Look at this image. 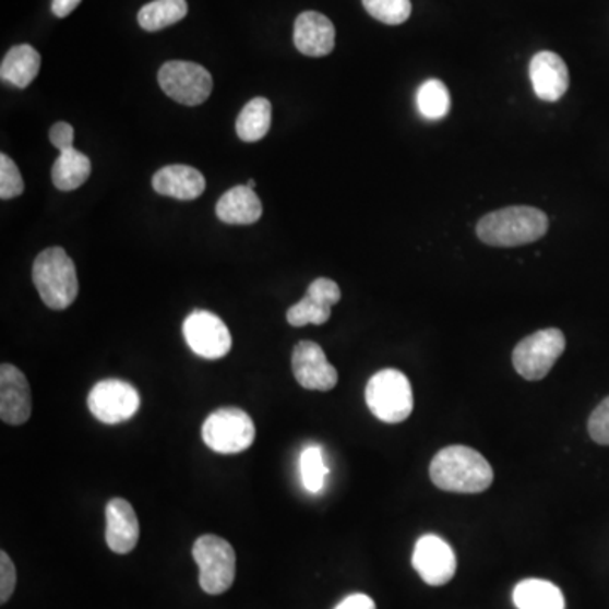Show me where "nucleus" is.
<instances>
[{
	"mask_svg": "<svg viewBox=\"0 0 609 609\" xmlns=\"http://www.w3.org/2000/svg\"><path fill=\"white\" fill-rule=\"evenodd\" d=\"M430 479L449 493H482L493 485V467L474 449L449 445L433 457Z\"/></svg>",
	"mask_w": 609,
	"mask_h": 609,
	"instance_id": "obj_1",
	"label": "nucleus"
},
{
	"mask_svg": "<svg viewBox=\"0 0 609 609\" xmlns=\"http://www.w3.org/2000/svg\"><path fill=\"white\" fill-rule=\"evenodd\" d=\"M549 218L535 207H506L485 215L478 223V237L494 248L530 244L546 236Z\"/></svg>",
	"mask_w": 609,
	"mask_h": 609,
	"instance_id": "obj_2",
	"label": "nucleus"
},
{
	"mask_svg": "<svg viewBox=\"0 0 609 609\" xmlns=\"http://www.w3.org/2000/svg\"><path fill=\"white\" fill-rule=\"evenodd\" d=\"M33 282L48 309H68L79 297L75 263L63 248L39 252L33 264Z\"/></svg>",
	"mask_w": 609,
	"mask_h": 609,
	"instance_id": "obj_3",
	"label": "nucleus"
},
{
	"mask_svg": "<svg viewBox=\"0 0 609 609\" xmlns=\"http://www.w3.org/2000/svg\"><path fill=\"white\" fill-rule=\"evenodd\" d=\"M366 403L378 420L402 423L414 411L410 381L398 369H383L369 380Z\"/></svg>",
	"mask_w": 609,
	"mask_h": 609,
	"instance_id": "obj_4",
	"label": "nucleus"
},
{
	"mask_svg": "<svg viewBox=\"0 0 609 609\" xmlns=\"http://www.w3.org/2000/svg\"><path fill=\"white\" fill-rule=\"evenodd\" d=\"M193 559L200 568V587L207 595H224L236 580V552L217 535H203L193 544Z\"/></svg>",
	"mask_w": 609,
	"mask_h": 609,
	"instance_id": "obj_5",
	"label": "nucleus"
},
{
	"mask_svg": "<svg viewBox=\"0 0 609 609\" xmlns=\"http://www.w3.org/2000/svg\"><path fill=\"white\" fill-rule=\"evenodd\" d=\"M202 439L218 454H239L251 447L256 427L241 408H218L203 423Z\"/></svg>",
	"mask_w": 609,
	"mask_h": 609,
	"instance_id": "obj_6",
	"label": "nucleus"
},
{
	"mask_svg": "<svg viewBox=\"0 0 609 609\" xmlns=\"http://www.w3.org/2000/svg\"><path fill=\"white\" fill-rule=\"evenodd\" d=\"M565 350V335L559 329H544L523 338L513 350V366L520 377L540 381L552 371Z\"/></svg>",
	"mask_w": 609,
	"mask_h": 609,
	"instance_id": "obj_7",
	"label": "nucleus"
},
{
	"mask_svg": "<svg viewBox=\"0 0 609 609\" xmlns=\"http://www.w3.org/2000/svg\"><path fill=\"white\" fill-rule=\"evenodd\" d=\"M159 87L169 98L183 106L195 107L211 97L214 82L211 73L192 61H168L159 68Z\"/></svg>",
	"mask_w": 609,
	"mask_h": 609,
	"instance_id": "obj_8",
	"label": "nucleus"
},
{
	"mask_svg": "<svg viewBox=\"0 0 609 609\" xmlns=\"http://www.w3.org/2000/svg\"><path fill=\"white\" fill-rule=\"evenodd\" d=\"M88 410L101 423L116 426L134 417L140 410L141 396L132 384L122 380H104L92 387Z\"/></svg>",
	"mask_w": 609,
	"mask_h": 609,
	"instance_id": "obj_9",
	"label": "nucleus"
},
{
	"mask_svg": "<svg viewBox=\"0 0 609 609\" xmlns=\"http://www.w3.org/2000/svg\"><path fill=\"white\" fill-rule=\"evenodd\" d=\"M184 341L203 359L226 358L232 337L224 320L207 310H195L183 322Z\"/></svg>",
	"mask_w": 609,
	"mask_h": 609,
	"instance_id": "obj_10",
	"label": "nucleus"
},
{
	"mask_svg": "<svg viewBox=\"0 0 609 609\" xmlns=\"http://www.w3.org/2000/svg\"><path fill=\"white\" fill-rule=\"evenodd\" d=\"M411 564L429 586H444L457 571V557L444 538L423 535L415 546Z\"/></svg>",
	"mask_w": 609,
	"mask_h": 609,
	"instance_id": "obj_11",
	"label": "nucleus"
},
{
	"mask_svg": "<svg viewBox=\"0 0 609 609\" xmlns=\"http://www.w3.org/2000/svg\"><path fill=\"white\" fill-rule=\"evenodd\" d=\"M291 369L304 390L331 392L337 386V369L327 361L324 349L312 341H301L295 346Z\"/></svg>",
	"mask_w": 609,
	"mask_h": 609,
	"instance_id": "obj_12",
	"label": "nucleus"
},
{
	"mask_svg": "<svg viewBox=\"0 0 609 609\" xmlns=\"http://www.w3.org/2000/svg\"><path fill=\"white\" fill-rule=\"evenodd\" d=\"M341 301V288L329 278H317L307 295L286 312L288 324L294 327L322 325L331 319L332 307Z\"/></svg>",
	"mask_w": 609,
	"mask_h": 609,
	"instance_id": "obj_13",
	"label": "nucleus"
},
{
	"mask_svg": "<svg viewBox=\"0 0 609 609\" xmlns=\"http://www.w3.org/2000/svg\"><path fill=\"white\" fill-rule=\"evenodd\" d=\"M33 411L29 383L21 369L12 365L0 368V418L8 426H23Z\"/></svg>",
	"mask_w": 609,
	"mask_h": 609,
	"instance_id": "obj_14",
	"label": "nucleus"
},
{
	"mask_svg": "<svg viewBox=\"0 0 609 609\" xmlns=\"http://www.w3.org/2000/svg\"><path fill=\"white\" fill-rule=\"evenodd\" d=\"M294 41L304 57H327L335 46L334 24L320 12H301L295 21Z\"/></svg>",
	"mask_w": 609,
	"mask_h": 609,
	"instance_id": "obj_15",
	"label": "nucleus"
},
{
	"mask_svg": "<svg viewBox=\"0 0 609 609\" xmlns=\"http://www.w3.org/2000/svg\"><path fill=\"white\" fill-rule=\"evenodd\" d=\"M530 80L540 100H561L569 88L568 64L553 51H540L532 58Z\"/></svg>",
	"mask_w": 609,
	"mask_h": 609,
	"instance_id": "obj_16",
	"label": "nucleus"
},
{
	"mask_svg": "<svg viewBox=\"0 0 609 609\" xmlns=\"http://www.w3.org/2000/svg\"><path fill=\"white\" fill-rule=\"evenodd\" d=\"M106 541L112 552L124 556L140 541V522L134 507L122 498H114L106 506Z\"/></svg>",
	"mask_w": 609,
	"mask_h": 609,
	"instance_id": "obj_17",
	"label": "nucleus"
},
{
	"mask_svg": "<svg viewBox=\"0 0 609 609\" xmlns=\"http://www.w3.org/2000/svg\"><path fill=\"white\" fill-rule=\"evenodd\" d=\"M205 187L207 181L199 169L187 165L165 166L153 177V189L156 193L183 202L199 199L205 192Z\"/></svg>",
	"mask_w": 609,
	"mask_h": 609,
	"instance_id": "obj_18",
	"label": "nucleus"
},
{
	"mask_svg": "<svg viewBox=\"0 0 609 609\" xmlns=\"http://www.w3.org/2000/svg\"><path fill=\"white\" fill-rule=\"evenodd\" d=\"M215 212L224 224L249 226L260 220L263 215V203L248 184H237L218 199Z\"/></svg>",
	"mask_w": 609,
	"mask_h": 609,
	"instance_id": "obj_19",
	"label": "nucleus"
},
{
	"mask_svg": "<svg viewBox=\"0 0 609 609\" xmlns=\"http://www.w3.org/2000/svg\"><path fill=\"white\" fill-rule=\"evenodd\" d=\"M39 68H41V57L33 46H14L9 49V53L0 64V76L4 82L12 83L14 87L26 88L38 76Z\"/></svg>",
	"mask_w": 609,
	"mask_h": 609,
	"instance_id": "obj_20",
	"label": "nucleus"
},
{
	"mask_svg": "<svg viewBox=\"0 0 609 609\" xmlns=\"http://www.w3.org/2000/svg\"><path fill=\"white\" fill-rule=\"evenodd\" d=\"M513 605L518 609H565V598L549 581L525 580L513 589Z\"/></svg>",
	"mask_w": 609,
	"mask_h": 609,
	"instance_id": "obj_21",
	"label": "nucleus"
},
{
	"mask_svg": "<svg viewBox=\"0 0 609 609\" xmlns=\"http://www.w3.org/2000/svg\"><path fill=\"white\" fill-rule=\"evenodd\" d=\"M91 174L92 163L88 156L83 155L75 147H68L60 151V156L51 169V180L61 192H72L80 189Z\"/></svg>",
	"mask_w": 609,
	"mask_h": 609,
	"instance_id": "obj_22",
	"label": "nucleus"
},
{
	"mask_svg": "<svg viewBox=\"0 0 609 609\" xmlns=\"http://www.w3.org/2000/svg\"><path fill=\"white\" fill-rule=\"evenodd\" d=\"M271 101L264 97L252 98L246 104L236 121V132L246 143H256L270 132Z\"/></svg>",
	"mask_w": 609,
	"mask_h": 609,
	"instance_id": "obj_23",
	"label": "nucleus"
},
{
	"mask_svg": "<svg viewBox=\"0 0 609 609\" xmlns=\"http://www.w3.org/2000/svg\"><path fill=\"white\" fill-rule=\"evenodd\" d=\"M189 12L187 0H153L150 4L143 5L138 21L144 31L155 33L180 23Z\"/></svg>",
	"mask_w": 609,
	"mask_h": 609,
	"instance_id": "obj_24",
	"label": "nucleus"
},
{
	"mask_svg": "<svg viewBox=\"0 0 609 609\" xmlns=\"http://www.w3.org/2000/svg\"><path fill=\"white\" fill-rule=\"evenodd\" d=\"M417 109L429 121H439L451 110V94L445 83L430 79L421 83L417 91Z\"/></svg>",
	"mask_w": 609,
	"mask_h": 609,
	"instance_id": "obj_25",
	"label": "nucleus"
},
{
	"mask_svg": "<svg viewBox=\"0 0 609 609\" xmlns=\"http://www.w3.org/2000/svg\"><path fill=\"white\" fill-rule=\"evenodd\" d=\"M300 469L304 488L309 489L310 493H319L320 489L324 488L329 474L322 449L317 445L304 449L301 452Z\"/></svg>",
	"mask_w": 609,
	"mask_h": 609,
	"instance_id": "obj_26",
	"label": "nucleus"
},
{
	"mask_svg": "<svg viewBox=\"0 0 609 609\" xmlns=\"http://www.w3.org/2000/svg\"><path fill=\"white\" fill-rule=\"evenodd\" d=\"M366 11L380 23L398 26L411 15L410 0H362Z\"/></svg>",
	"mask_w": 609,
	"mask_h": 609,
	"instance_id": "obj_27",
	"label": "nucleus"
},
{
	"mask_svg": "<svg viewBox=\"0 0 609 609\" xmlns=\"http://www.w3.org/2000/svg\"><path fill=\"white\" fill-rule=\"evenodd\" d=\"M24 181L15 163L5 153L0 155V199L11 200L23 195Z\"/></svg>",
	"mask_w": 609,
	"mask_h": 609,
	"instance_id": "obj_28",
	"label": "nucleus"
},
{
	"mask_svg": "<svg viewBox=\"0 0 609 609\" xmlns=\"http://www.w3.org/2000/svg\"><path fill=\"white\" fill-rule=\"evenodd\" d=\"M587 430L596 444L609 445V396L590 415Z\"/></svg>",
	"mask_w": 609,
	"mask_h": 609,
	"instance_id": "obj_29",
	"label": "nucleus"
},
{
	"mask_svg": "<svg viewBox=\"0 0 609 609\" xmlns=\"http://www.w3.org/2000/svg\"><path fill=\"white\" fill-rule=\"evenodd\" d=\"M15 583H17V574H15L14 564H12L11 557L2 550L0 552V602L2 605L11 599Z\"/></svg>",
	"mask_w": 609,
	"mask_h": 609,
	"instance_id": "obj_30",
	"label": "nucleus"
},
{
	"mask_svg": "<svg viewBox=\"0 0 609 609\" xmlns=\"http://www.w3.org/2000/svg\"><path fill=\"white\" fill-rule=\"evenodd\" d=\"M73 140H75V129L68 122H57L49 131V141L58 151L73 147Z\"/></svg>",
	"mask_w": 609,
	"mask_h": 609,
	"instance_id": "obj_31",
	"label": "nucleus"
},
{
	"mask_svg": "<svg viewBox=\"0 0 609 609\" xmlns=\"http://www.w3.org/2000/svg\"><path fill=\"white\" fill-rule=\"evenodd\" d=\"M334 609H377V605L368 595L358 593V595L347 596Z\"/></svg>",
	"mask_w": 609,
	"mask_h": 609,
	"instance_id": "obj_32",
	"label": "nucleus"
},
{
	"mask_svg": "<svg viewBox=\"0 0 609 609\" xmlns=\"http://www.w3.org/2000/svg\"><path fill=\"white\" fill-rule=\"evenodd\" d=\"M82 0H53L51 2V11L57 17H67L79 8Z\"/></svg>",
	"mask_w": 609,
	"mask_h": 609,
	"instance_id": "obj_33",
	"label": "nucleus"
},
{
	"mask_svg": "<svg viewBox=\"0 0 609 609\" xmlns=\"http://www.w3.org/2000/svg\"><path fill=\"white\" fill-rule=\"evenodd\" d=\"M246 184H248L249 189L254 190V187H256V181L251 180V178H249L248 183Z\"/></svg>",
	"mask_w": 609,
	"mask_h": 609,
	"instance_id": "obj_34",
	"label": "nucleus"
}]
</instances>
